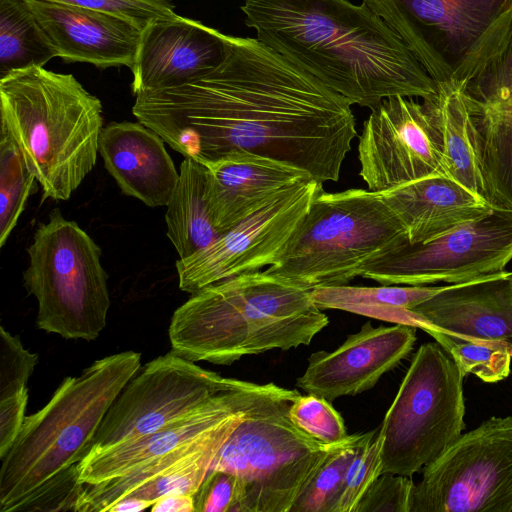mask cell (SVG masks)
I'll return each mask as SVG.
<instances>
[{
    "instance_id": "cell-1",
    "label": "cell",
    "mask_w": 512,
    "mask_h": 512,
    "mask_svg": "<svg viewBox=\"0 0 512 512\" xmlns=\"http://www.w3.org/2000/svg\"><path fill=\"white\" fill-rule=\"evenodd\" d=\"M224 43L209 73L136 95L137 120L204 165L246 150L338 181L357 136L349 101L257 39L224 34Z\"/></svg>"
},
{
    "instance_id": "cell-2",
    "label": "cell",
    "mask_w": 512,
    "mask_h": 512,
    "mask_svg": "<svg viewBox=\"0 0 512 512\" xmlns=\"http://www.w3.org/2000/svg\"><path fill=\"white\" fill-rule=\"evenodd\" d=\"M241 10L258 41L351 105L436 95V82L402 38L363 2L244 0Z\"/></svg>"
},
{
    "instance_id": "cell-3",
    "label": "cell",
    "mask_w": 512,
    "mask_h": 512,
    "mask_svg": "<svg viewBox=\"0 0 512 512\" xmlns=\"http://www.w3.org/2000/svg\"><path fill=\"white\" fill-rule=\"evenodd\" d=\"M140 366L141 354L134 351L96 360L79 376L66 377L43 408L25 417L1 458V512L75 511L82 488L77 465Z\"/></svg>"
},
{
    "instance_id": "cell-4",
    "label": "cell",
    "mask_w": 512,
    "mask_h": 512,
    "mask_svg": "<svg viewBox=\"0 0 512 512\" xmlns=\"http://www.w3.org/2000/svg\"><path fill=\"white\" fill-rule=\"evenodd\" d=\"M329 323L311 290L264 271L211 284L175 310L171 350L190 360L230 365L243 356L308 346Z\"/></svg>"
},
{
    "instance_id": "cell-5",
    "label": "cell",
    "mask_w": 512,
    "mask_h": 512,
    "mask_svg": "<svg viewBox=\"0 0 512 512\" xmlns=\"http://www.w3.org/2000/svg\"><path fill=\"white\" fill-rule=\"evenodd\" d=\"M0 112L43 197L68 200L96 164L101 101L74 75L33 66L0 78Z\"/></svg>"
},
{
    "instance_id": "cell-6",
    "label": "cell",
    "mask_w": 512,
    "mask_h": 512,
    "mask_svg": "<svg viewBox=\"0 0 512 512\" xmlns=\"http://www.w3.org/2000/svg\"><path fill=\"white\" fill-rule=\"evenodd\" d=\"M408 244L404 227L379 192L322 189L265 271L308 290L347 285Z\"/></svg>"
},
{
    "instance_id": "cell-7",
    "label": "cell",
    "mask_w": 512,
    "mask_h": 512,
    "mask_svg": "<svg viewBox=\"0 0 512 512\" xmlns=\"http://www.w3.org/2000/svg\"><path fill=\"white\" fill-rule=\"evenodd\" d=\"M27 253L23 283L37 300L38 328L65 339L95 340L111 304L98 244L55 208L38 225Z\"/></svg>"
},
{
    "instance_id": "cell-8",
    "label": "cell",
    "mask_w": 512,
    "mask_h": 512,
    "mask_svg": "<svg viewBox=\"0 0 512 512\" xmlns=\"http://www.w3.org/2000/svg\"><path fill=\"white\" fill-rule=\"evenodd\" d=\"M463 379L439 343L418 348L379 428L383 472L412 477L460 437Z\"/></svg>"
},
{
    "instance_id": "cell-9",
    "label": "cell",
    "mask_w": 512,
    "mask_h": 512,
    "mask_svg": "<svg viewBox=\"0 0 512 512\" xmlns=\"http://www.w3.org/2000/svg\"><path fill=\"white\" fill-rule=\"evenodd\" d=\"M289 406L243 420L211 464L210 469L238 477L242 494L237 512H290L335 445L319 443L298 429Z\"/></svg>"
},
{
    "instance_id": "cell-10",
    "label": "cell",
    "mask_w": 512,
    "mask_h": 512,
    "mask_svg": "<svg viewBox=\"0 0 512 512\" xmlns=\"http://www.w3.org/2000/svg\"><path fill=\"white\" fill-rule=\"evenodd\" d=\"M512 416H492L424 466L410 512H511Z\"/></svg>"
},
{
    "instance_id": "cell-11",
    "label": "cell",
    "mask_w": 512,
    "mask_h": 512,
    "mask_svg": "<svg viewBox=\"0 0 512 512\" xmlns=\"http://www.w3.org/2000/svg\"><path fill=\"white\" fill-rule=\"evenodd\" d=\"M138 372L110 406L88 454L151 434L244 382L206 370L172 350Z\"/></svg>"
},
{
    "instance_id": "cell-12",
    "label": "cell",
    "mask_w": 512,
    "mask_h": 512,
    "mask_svg": "<svg viewBox=\"0 0 512 512\" xmlns=\"http://www.w3.org/2000/svg\"><path fill=\"white\" fill-rule=\"evenodd\" d=\"M511 261L512 211L501 207L431 241L403 246L362 277L381 285L455 284L502 272Z\"/></svg>"
},
{
    "instance_id": "cell-13",
    "label": "cell",
    "mask_w": 512,
    "mask_h": 512,
    "mask_svg": "<svg viewBox=\"0 0 512 512\" xmlns=\"http://www.w3.org/2000/svg\"><path fill=\"white\" fill-rule=\"evenodd\" d=\"M436 82L451 81L512 0H363Z\"/></svg>"
},
{
    "instance_id": "cell-14",
    "label": "cell",
    "mask_w": 512,
    "mask_h": 512,
    "mask_svg": "<svg viewBox=\"0 0 512 512\" xmlns=\"http://www.w3.org/2000/svg\"><path fill=\"white\" fill-rule=\"evenodd\" d=\"M322 189L323 184L314 179L298 183L213 243L179 259V288L194 294L211 284L274 264Z\"/></svg>"
},
{
    "instance_id": "cell-15",
    "label": "cell",
    "mask_w": 512,
    "mask_h": 512,
    "mask_svg": "<svg viewBox=\"0 0 512 512\" xmlns=\"http://www.w3.org/2000/svg\"><path fill=\"white\" fill-rule=\"evenodd\" d=\"M358 160L359 174L373 192L446 177L442 138L428 101L394 96L371 109L359 136Z\"/></svg>"
},
{
    "instance_id": "cell-16",
    "label": "cell",
    "mask_w": 512,
    "mask_h": 512,
    "mask_svg": "<svg viewBox=\"0 0 512 512\" xmlns=\"http://www.w3.org/2000/svg\"><path fill=\"white\" fill-rule=\"evenodd\" d=\"M416 332L411 325L374 327L368 321L337 349L311 354L296 386L330 402L370 390L410 354Z\"/></svg>"
},
{
    "instance_id": "cell-17",
    "label": "cell",
    "mask_w": 512,
    "mask_h": 512,
    "mask_svg": "<svg viewBox=\"0 0 512 512\" xmlns=\"http://www.w3.org/2000/svg\"><path fill=\"white\" fill-rule=\"evenodd\" d=\"M225 55L224 34L178 16L156 20L143 30L132 67L138 94L185 84L215 69Z\"/></svg>"
},
{
    "instance_id": "cell-18",
    "label": "cell",
    "mask_w": 512,
    "mask_h": 512,
    "mask_svg": "<svg viewBox=\"0 0 512 512\" xmlns=\"http://www.w3.org/2000/svg\"><path fill=\"white\" fill-rule=\"evenodd\" d=\"M417 329L506 347L512 355V271L448 286L410 309Z\"/></svg>"
},
{
    "instance_id": "cell-19",
    "label": "cell",
    "mask_w": 512,
    "mask_h": 512,
    "mask_svg": "<svg viewBox=\"0 0 512 512\" xmlns=\"http://www.w3.org/2000/svg\"><path fill=\"white\" fill-rule=\"evenodd\" d=\"M55 56L66 63L131 68L142 28L106 12L48 0H26Z\"/></svg>"
},
{
    "instance_id": "cell-20",
    "label": "cell",
    "mask_w": 512,
    "mask_h": 512,
    "mask_svg": "<svg viewBox=\"0 0 512 512\" xmlns=\"http://www.w3.org/2000/svg\"><path fill=\"white\" fill-rule=\"evenodd\" d=\"M207 167V199L215 227L223 234L287 189L313 179L280 160L233 150Z\"/></svg>"
},
{
    "instance_id": "cell-21",
    "label": "cell",
    "mask_w": 512,
    "mask_h": 512,
    "mask_svg": "<svg viewBox=\"0 0 512 512\" xmlns=\"http://www.w3.org/2000/svg\"><path fill=\"white\" fill-rule=\"evenodd\" d=\"M164 140L138 122L104 126L98 152L123 194L149 207L166 206L179 178Z\"/></svg>"
},
{
    "instance_id": "cell-22",
    "label": "cell",
    "mask_w": 512,
    "mask_h": 512,
    "mask_svg": "<svg viewBox=\"0 0 512 512\" xmlns=\"http://www.w3.org/2000/svg\"><path fill=\"white\" fill-rule=\"evenodd\" d=\"M404 227L408 245L431 241L501 206L446 177H429L379 192Z\"/></svg>"
},
{
    "instance_id": "cell-23",
    "label": "cell",
    "mask_w": 512,
    "mask_h": 512,
    "mask_svg": "<svg viewBox=\"0 0 512 512\" xmlns=\"http://www.w3.org/2000/svg\"><path fill=\"white\" fill-rule=\"evenodd\" d=\"M451 81L465 85L484 143L512 135V3Z\"/></svg>"
},
{
    "instance_id": "cell-24",
    "label": "cell",
    "mask_w": 512,
    "mask_h": 512,
    "mask_svg": "<svg viewBox=\"0 0 512 512\" xmlns=\"http://www.w3.org/2000/svg\"><path fill=\"white\" fill-rule=\"evenodd\" d=\"M436 86V95L427 101L442 138L445 176L468 191L492 201L484 140L472 113L465 85L446 81L436 83Z\"/></svg>"
},
{
    "instance_id": "cell-25",
    "label": "cell",
    "mask_w": 512,
    "mask_h": 512,
    "mask_svg": "<svg viewBox=\"0 0 512 512\" xmlns=\"http://www.w3.org/2000/svg\"><path fill=\"white\" fill-rule=\"evenodd\" d=\"M165 213L167 236L179 259L187 258L217 240L207 199V167L191 158L180 164L179 178Z\"/></svg>"
},
{
    "instance_id": "cell-26",
    "label": "cell",
    "mask_w": 512,
    "mask_h": 512,
    "mask_svg": "<svg viewBox=\"0 0 512 512\" xmlns=\"http://www.w3.org/2000/svg\"><path fill=\"white\" fill-rule=\"evenodd\" d=\"M445 285H338L311 290L315 305L323 309L342 310L394 324L416 327L410 311L413 307L443 291Z\"/></svg>"
},
{
    "instance_id": "cell-27",
    "label": "cell",
    "mask_w": 512,
    "mask_h": 512,
    "mask_svg": "<svg viewBox=\"0 0 512 512\" xmlns=\"http://www.w3.org/2000/svg\"><path fill=\"white\" fill-rule=\"evenodd\" d=\"M54 57L26 0H0V78Z\"/></svg>"
},
{
    "instance_id": "cell-28",
    "label": "cell",
    "mask_w": 512,
    "mask_h": 512,
    "mask_svg": "<svg viewBox=\"0 0 512 512\" xmlns=\"http://www.w3.org/2000/svg\"><path fill=\"white\" fill-rule=\"evenodd\" d=\"M376 434V430L349 434L335 444L290 512H334L352 461Z\"/></svg>"
},
{
    "instance_id": "cell-29",
    "label": "cell",
    "mask_w": 512,
    "mask_h": 512,
    "mask_svg": "<svg viewBox=\"0 0 512 512\" xmlns=\"http://www.w3.org/2000/svg\"><path fill=\"white\" fill-rule=\"evenodd\" d=\"M35 175L18 145L1 125L0 133V246L3 247L23 213Z\"/></svg>"
},
{
    "instance_id": "cell-30",
    "label": "cell",
    "mask_w": 512,
    "mask_h": 512,
    "mask_svg": "<svg viewBox=\"0 0 512 512\" xmlns=\"http://www.w3.org/2000/svg\"><path fill=\"white\" fill-rule=\"evenodd\" d=\"M452 357L464 377L471 373L487 383H496L510 374L511 352L502 345L465 341L442 331L426 329Z\"/></svg>"
},
{
    "instance_id": "cell-31",
    "label": "cell",
    "mask_w": 512,
    "mask_h": 512,
    "mask_svg": "<svg viewBox=\"0 0 512 512\" xmlns=\"http://www.w3.org/2000/svg\"><path fill=\"white\" fill-rule=\"evenodd\" d=\"M288 415L298 429L325 445L339 443L349 435L330 401L313 394H300L290 404Z\"/></svg>"
},
{
    "instance_id": "cell-32",
    "label": "cell",
    "mask_w": 512,
    "mask_h": 512,
    "mask_svg": "<svg viewBox=\"0 0 512 512\" xmlns=\"http://www.w3.org/2000/svg\"><path fill=\"white\" fill-rule=\"evenodd\" d=\"M382 444V434L377 432L354 458L334 512H354L363 494L383 472Z\"/></svg>"
},
{
    "instance_id": "cell-33",
    "label": "cell",
    "mask_w": 512,
    "mask_h": 512,
    "mask_svg": "<svg viewBox=\"0 0 512 512\" xmlns=\"http://www.w3.org/2000/svg\"><path fill=\"white\" fill-rule=\"evenodd\" d=\"M0 400L27 389L38 354L24 348L20 338L0 327Z\"/></svg>"
},
{
    "instance_id": "cell-34",
    "label": "cell",
    "mask_w": 512,
    "mask_h": 512,
    "mask_svg": "<svg viewBox=\"0 0 512 512\" xmlns=\"http://www.w3.org/2000/svg\"><path fill=\"white\" fill-rule=\"evenodd\" d=\"M414 484L410 476L383 472L363 494L354 512H410Z\"/></svg>"
},
{
    "instance_id": "cell-35",
    "label": "cell",
    "mask_w": 512,
    "mask_h": 512,
    "mask_svg": "<svg viewBox=\"0 0 512 512\" xmlns=\"http://www.w3.org/2000/svg\"><path fill=\"white\" fill-rule=\"evenodd\" d=\"M106 12L128 19L144 29L156 20H168L179 15L171 0H48Z\"/></svg>"
},
{
    "instance_id": "cell-36",
    "label": "cell",
    "mask_w": 512,
    "mask_h": 512,
    "mask_svg": "<svg viewBox=\"0 0 512 512\" xmlns=\"http://www.w3.org/2000/svg\"><path fill=\"white\" fill-rule=\"evenodd\" d=\"M241 494L235 474L210 469L194 494L195 512H237Z\"/></svg>"
},
{
    "instance_id": "cell-37",
    "label": "cell",
    "mask_w": 512,
    "mask_h": 512,
    "mask_svg": "<svg viewBox=\"0 0 512 512\" xmlns=\"http://www.w3.org/2000/svg\"><path fill=\"white\" fill-rule=\"evenodd\" d=\"M27 402V389L0 400V459L10 450L22 429Z\"/></svg>"
},
{
    "instance_id": "cell-38",
    "label": "cell",
    "mask_w": 512,
    "mask_h": 512,
    "mask_svg": "<svg viewBox=\"0 0 512 512\" xmlns=\"http://www.w3.org/2000/svg\"><path fill=\"white\" fill-rule=\"evenodd\" d=\"M151 512H195L194 496L191 494H173L158 499Z\"/></svg>"
},
{
    "instance_id": "cell-39",
    "label": "cell",
    "mask_w": 512,
    "mask_h": 512,
    "mask_svg": "<svg viewBox=\"0 0 512 512\" xmlns=\"http://www.w3.org/2000/svg\"><path fill=\"white\" fill-rule=\"evenodd\" d=\"M151 506L147 501L126 497L115 503L108 512H139Z\"/></svg>"
},
{
    "instance_id": "cell-40",
    "label": "cell",
    "mask_w": 512,
    "mask_h": 512,
    "mask_svg": "<svg viewBox=\"0 0 512 512\" xmlns=\"http://www.w3.org/2000/svg\"><path fill=\"white\" fill-rule=\"evenodd\" d=\"M511 512H512V509H511Z\"/></svg>"
}]
</instances>
